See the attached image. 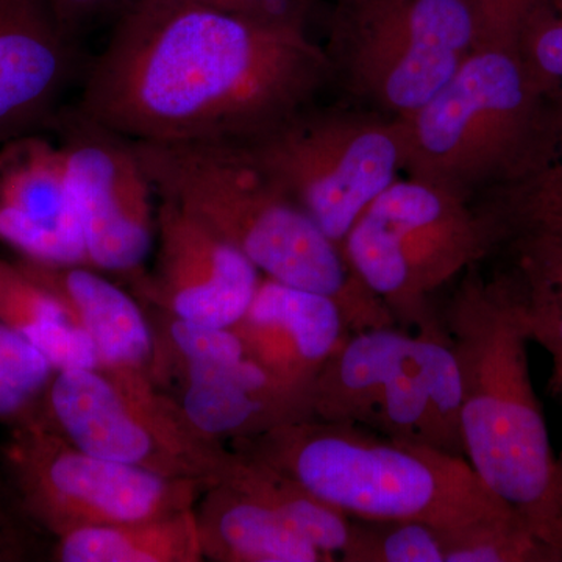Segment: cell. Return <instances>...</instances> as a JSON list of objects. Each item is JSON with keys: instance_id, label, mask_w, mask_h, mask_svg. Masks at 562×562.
<instances>
[{"instance_id": "6da1fadb", "label": "cell", "mask_w": 562, "mask_h": 562, "mask_svg": "<svg viewBox=\"0 0 562 562\" xmlns=\"http://www.w3.org/2000/svg\"><path fill=\"white\" fill-rule=\"evenodd\" d=\"M333 83L305 22L133 0L87 66L77 113L143 143L243 140Z\"/></svg>"}, {"instance_id": "7a4b0ae2", "label": "cell", "mask_w": 562, "mask_h": 562, "mask_svg": "<svg viewBox=\"0 0 562 562\" xmlns=\"http://www.w3.org/2000/svg\"><path fill=\"white\" fill-rule=\"evenodd\" d=\"M461 277L442 324L460 366L465 460L562 562V471L532 386L519 276L473 266Z\"/></svg>"}, {"instance_id": "3957f363", "label": "cell", "mask_w": 562, "mask_h": 562, "mask_svg": "<svg viewBox=\"0 0 562 562\" xmlns=\"http://www.w3.org/2000/svg\"><path fill=\"white\" fill-rule=\"evenodd\" d=\"M554 91L519 49L473 52L438 94L397 120L402 172L471 205L562 191Z\"/></svg>"}, {"instance_id": "277c9868", "label": "cell", "mask_w": 562, "mask_h": 562, "mask_svg": "<svg viewBox=\"0 0 562 562\" xmlns=\"http://www.w3.org/2000/svg\"><path fill=\"white\" fill-rule=\"evenodd\" d=\"M155 194L213 228L269 279L327 295L351 331L397 324L338 244L277 190L235 140H133Z\"/></svg>"}, {"instance_id": "5b68a950", "label": "cell", "mask_w": 562, "mask_h": 562, "mask_svg": "<svg viewBox=\"0 0 562 562\" xmlns=\"http://www.w3.org/2000/svg\"><path fill=\"white\" fill-rule=\"evenodd\" d=\"M239 443L350 519L454 530L517 517L465 458L360 425L305 419Z\"/></svg>"}, {"instance_id": "8992f818", "label": "cell", "mask_w": 562, "mask_h": 562, "mask_svg": "<svg viewBox=\"0 0 562 562\" xmlns=\"http://www.w3.org/2000/svg\"><path fill=\"white\" fill-rule=\"evenodd\" d=\"M479 49L471 0H336L325 46L351 103L391 120L424 106Z\"/></svg>"}, {"instance_id": "52a82bcc", "label": "cell", "mask_w": 562, "mask_h": 562, "mask_svg": "<svg viewBox=\"0 0 562 562\" xmlns=\"http://www.w3.org/2000/svg\"><path fill=\"white\" fill-rule=\"evenodd\" d=\"M235 143L339 249L362 211L402 172L398 121L353 103H310Z\"/></svg>"}, {"instance_id": "ba28073f", "label": "cell", "mask_w": 562, "mask_h": 562, "mask_svg": "<svg viewBox=\"0 0 562 562\" xmlns=\"http://www.w3.org/2000/svg\"><path fill=\"white\" fill-rule=\"evenodd\" d=\"M47 401L55 430L92 457L213 484L231 457L158 395L149 380L66 369L52 379Z\"/></svg>"}, {"instance_id": "9c48e42d", "label": "cell", "mask_w": 562, "mask_h": 562, "mask_svg": "<svg viewBox=\"0 0 562 562\" xmlns=\"http://www.w3.org/2000/svg\"><path fill=\"white\" fill-rule=\"evenodd\" d=\"M7 458L29 508L60 536L172 516L191 508L201 486L81 452L31 417L13 432Z\"/></svg>"}, {"instance_id": "30bf717a", "label": "cell", "mask_w": 562, "mask_h": 562, "mask_svg": "<svg viewBox=\"0 0 562 562\" xmlns=\"http://www.w3.org/2000/svg\"><path fill=\"white\" fill-rule=\"evenodd\" d=\"M63 128L61 147L83 228L88 266L138 273L157 233V194L135 144L76 110Z\"/></svg>"}, {"instance_id": "8fae6325", "label": "cell", "mask_w": 562, "mask_h": 562, "mask_svg": "<svg viewBox=\"0 0 562 562\" xmlns=\"http://www.w3.org/2000/svg\"><path fill=\"white\" fill-rule=\"evenodd\" d=\"M157 269L147 292L179 319L231 328L249 308L260 271L227 239L169 201L157 209Z\"/></svg>"}, {"instance_id": "7c38bea8", "label": "cell", "mask_w": 562, "mask_h": 562, "mask_svg": "<svg viewBox=\"0 0 562 562\" xmlns=\"http://www.w3.org/2000/svg\"><path fill=\"white\" fill-rule=\"evenodd\" d=\"M0 239L31 261L88 266L61 146L22 139L0 160Z\"/></svg>"}, {"instance_id": "4fadbf2b", "label": "cell", "mask_w": 562, "mask_h": 562, "mask_svg": "<svg viewBox=\"0 0 562 562\" xmlns=\"http://www.w3.org/2000/svg\"><path fill=\"white\" fill-rule=\"evenodd\" d=\"M80 69L52 0H0V140L50 117Z\"/></svg>"}, {"instance_id": "5bb4252c", "label": "cell", "mask_w": 562, "mask_h": 562, "mask_svg": "<svg viewBox=\"0 0 562 562\" xmlns=\"http://www.w3.org/2000/svg\"><path fill=\"white\" fill-rule=\"evenodd\" d=\"M232 328L247 357L283 382L308 390L350 333L333 299L269 277L260 280L249 308Z\"/></svg>"}, {"instance_id": "9a60e30c", "label": "cell", "mask_w": 562, "mask_h": 562, "mask_svg": "<svg viewBox=\"0 0 562 562\" xmlns=\"http://www.w3.org/2000/svg\"><path fill=\"white\" fill-rule=\"evenodd\" d=\"M184 364L188 386L181 412L205 438L246 441L312 419V390L283 382L249 357Z\"/></svg>"}, {"instance_id": "2e32d148", "label": "cell", "mask_w": 562, "mask_h": 562, "mask_svg": "<svg viewBox=\"0 0 562 562\" xmlns=\"http://www.w3.org/2000/svg\"><path fill=\"white\" fill-rule=\"evenodd\" d=\"M33 280L61 303L72 324L91 336L99 353L98 371L113 376L147 379L154 338L146 317L127 292L90 266L22 262Z\"/></svg>"}, {"instance_id": "e0dca14e", "label": "cell", "mask_w": 562, "mask_h": 562, "mask_svg": "<svg viewBox=\"0 0 562 562\" xmlns=\"http://www.w3.org/2000/svg\"><path fill=\"white\" fill-rule=\"evenodd\" d=\"M412 341L413 331L395 325L349 333L314 379L312 419L366 427Z\"/></svg>"}, {"instance_id": "ac0fdd59", "label": "cell", "mask_w": 562, "mask_h": 562, "mask_svg": "<svg viewBox=\"0 0 562 562\" xmlns=\"http://www.w3.org/2000/svg\"><path fill=\"white\" fill-rule=\"evenodd\" d=\"M201 524L205 557L231 562H330L283 519L227 484H213Z\"/></svg>"}, {"instance_id": "d6986e66", "label": "cell", "mask_w": 562, "mask_h": 562, "mask_svg": "<svg viewBox=\"0 0 562 562\" xmlns=\"http://www.w3.org/2000/svg\"><path fill=\"white\" fill-rule=\"evenodd\" d=\"M63 562H198L201 524L192 508L143 522L79 528L60 536Z\"/></svg>"}, {"instance_id": "ffe728a7", "label": "cell", "mask_w": 562, "mask_h": 562, "mask_svg": "<svg viewBox=\"0 0 562 562\" xmlns=\"http://www.w3.org/2000/svg\"><path fill=\"white\" fill-rule=\"evenodd\" d=\"M0 322L21 333L50 361L55 371L99 369L95 344L70 322L61 303L21 265L0 260Z\"/></svg>"}, {"instance_id": "44dd1931", "label": "cell", "mask_w": 562, "mask_h": 562, "mask_svg": "<svg viewBox=\"0 0 562 562\" xmlns=\"http://www.w3.org/2000/svg\"><path fill=\"white\" fill-rule=\"evenodd\" d=\"M217 482L272 509L331 561H339L349 541L350 517L314 497L286 473L254 454L231 453Z\"/></svg>"}, {"instance_id": "7402d4cb", "label": "cell", "mask_w": 562, "mask_h": 562, "mask_svg": "<svg viewBox=\"0 0 562 562\" xmlns=\"http://www.w3.org/2000/svg\"><path fill=\"white\" fill-rule=\"evenodd\" d=\"M509 260L522 286L531 339L552 357V376L562 375V232L531 239Z\"/></svg>"}, {"instance_id": "603a6c76", "label": "cell", "mask_w": 562, "mask_h": 562, "mask_svg": "<svg viewBox=\"0 0 562 562\" xmlns=\"http://www.w3.org/2000/svg\"><path fill=\"white\" fill-rule=\"evenodd\" d=\"M442 528L420 522L351 519L344 562H446Z\"/></svg>"}, {"instance_id": "cb8c5ba5", "label": "cell", "mask_w": 562, "mask_h": 562, "mask_svg": "<svg viewBox=\"0 0 562 562\" xmlns=\"http://www.w3.org/2000/svg\"><path fill=\"white\" fill-rule=\"evenodd\" d=\"M50 361L21 333L0 322V419H25L52 382Z\"/></svg>"}, {"instance_id": "d4e9b609", "label": "cell", "mask_w": 562, "mask_h": 562, "mask_svg": "<svg viewBox=\"0 0 562 562\" xmlns=\"http://www.w3.org/2000/svg\"><path fill=\"white\" fill-rule=\"evenodd\" d=\"M479 21L480 49H517L528 22L549 0H471Z\"/></svg>"}, {"instance_id": "484cf974", "label": "cell", "mask_w": 562, "mask_h": 562, "mask_svg": "<svg viewBox=\"0 0 562 562\" xmlns=\"http://www.w3.org/2000/svg\"><path fill=\"white\" fill-rule=\"evenodd\" d=\"M520 55L528 68L552 88L562 87V13L546 5L525 29Z\"/></svg>"}, {"instance_id": "4316f807", "label": "cell", "mask_w": 562, "mask_h": 562, "mask_svg": "<svg viewBox=\"0 0 562 562\" xmlns=\"http://www.w3.org/2000/svg\"><path fill=\"white\" fill-rule=\"evenodd\" d=\"M169 338L184 362L235 361L247 357L241 338L232 327H211L176 317L169 327Z\"/></svg>"}, {"instance_id": "83f0119b", "label": "cell", "mask_w": 562, "mask_h": 562, "mask_svg": "<svg viewBox=\"0 0 562 562\" xmlns=\"http://www.w3.org/2000/svg\"><path fill=\"white\" fill-rule=\"evenodd\" d=\"M214 9L258 20L297 21L308 24L313 0H192Z\"/></svg>"}, {"instance_id": "f1b7e54d", "label": "cell", "mask_w": 562, "mask_h": 562, "mask_svg": "<svg viewBox=\"0 0 562 562\" xmlns=\"http://www.w3.org/2000/svg\"><path fill=\"white\" fill-rule=\"evenodd\" d=\"M116 0H52L58 18L70 31L76 32L81 22L90 20L92 14L106 9Z\"/></svg>"}, {"instance_id": "f546056e", "label": "cell", "mask_w": 562, "mask_h": 562, "mask_svg": "<svg viewBox=\"0 0 562 562\" xmlns=\"http://www.w3.org/2000/svg\"><path fill=\"white\" fill-rule=\"evenodd\" d=\"M18 549H20V543L14 538V530L7 517L0 512V561L16 557Z\"/></svg>"}, {"instance_id": "4dcf8cb0", "label": "cell", "mask_w": 562, "mask_h": 562, "mask_svg": "<svg viewBox=\"0 0 562 562\" xmlns=\"http://www.w3.org/2000/svg\"><path fill=\"white\" fill-rule=\"evenodd\" d=\"M554 101H557L558 150H560V166L562 169V87L554 91Z\"/></svg>"}, {"instance_id": "1f68e13d", "label": "cell", "mask_w": 562, "mask_h": 562, "mask_svg": "<svg viewBox=\"0 0 562 562\" xmlns=\"http://www.w3.org/2000/svg\"><path fill=\"white\" fill-rule=\"evenodd\" d=\"M550 386H552L554 394H557L558 397H560L561 402H562V375L552 376V379H550ZM558 461H560L561 471H562V452H561L560 457H558Z\"/></svg>"}]
</instances>
